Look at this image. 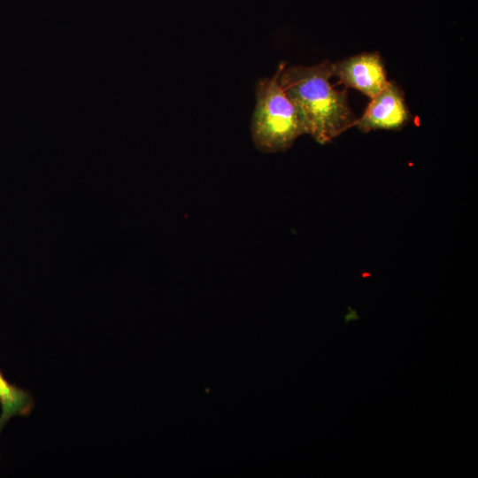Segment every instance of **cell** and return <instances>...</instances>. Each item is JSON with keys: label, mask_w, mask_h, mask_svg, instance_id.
Returning <instances> with one entry per match:
<instances>
[{"label": "cell", "mask_w": 478, "mask_h": 478, "mask_svg": "<svg viewBox=\"0 0 478 478\" xmlns=\"http://www.w3.org/2000/svg\"><path fill=\"white\" fill-rule=\"evenodd\" d=\"M0 423L5 424L15 416H28L35 405L29 391L8 382L0 371Z\"/></svg>", "instance_id": "5"}, {"label": "cell", "mask_w": 478, "mask_h": 478, "mask_svg": "<svg viewBox=\"0 0 478 478\" xmlns=\"http://www.w3.org/2000/svg\"><path fill=\"white\" fill-rule=\"evenodd\" d=\"M4 424L0 423V433H1L2 428H4Z\"/></svg>", "instance_id": "6"}, {"label": "cell", "mask_w": 478, "mask_h": 478, "mask_svg": "<svg viewBox=\"0 0 478 478\" xmlns=\"http://www.w3.org/2000/svg\"><path fill=\"white\" fill-rule=\"evenodd\" d=\"M333 76L346 87L373 98L387 84L383 61L377 52L363 53L332 63Z\"/></svg>", "instance_id": "4"}, {"label": "cell", "mask_w": 478, "mask_h": 478, "mask_svg": "<svg viewBox=\"0 0 478 478\" xmlns=\"http://www.w3.org/2000/svg\"><path fill=\"white\" fill-rule=\"evenodd\" d=\"M285 66L281 62L272 78L260 79L256 84V107L251 130L255 147L264 153L285 151L305 134L297 111L279 82Z\"/></svg>", "instance_id": "2"}, {"label": "cell", "mask_w": 478, "mask_h": 478, "mask_svg": "<svg viewBox=\"0 0 478 478\" xmlns=\"http://www.w3.org/2000/svg\"><path fill=\"white\" fill-rule=\"evenodd\" d=\"M332 63L313 66L284 67L279 82L297 111L305 134L326 144L356 125L348 103L347 89L337 90L330 82Z\"/></svg>", "instance_id": "1"}, {"label": "cell", "mask_w": 478, "mask_h": 478, "mask_svg": "<svg viewBox=\"0 0 478 478\" xmlns=\"http://www.w3.org/2000/svg\"><path fill=\"white\" fill-rule=\"evenodd\" d=\"M410 119L404 92L395 82L388 81L385 87L371 98L355 126L365 133L378 129L397 130L405 127Z\"/></svg>", "instance_id": "3"}]
</instances>
